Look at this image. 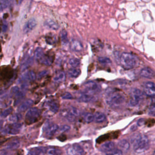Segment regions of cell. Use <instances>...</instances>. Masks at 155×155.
Wrapping results in <instances>:
<instances>
[{"mask_svg": "<svg viewBox=\"0 0 155 155\" xmlns=\"http://www.w3.org/2000/svg\"><path fill=\"white\" fill-rule=\"evenodd\" d=\"M105 100L110 107L117 108L124 104L125 101V96L118 90L109 88L105 91Z\"/></svg>", "mask_w": 155, "mask_h": 155, "instance_id": "cell-1", "label": "cell"}, {"mask_svg": "<svg viewBox=\"0 0 155 155\" xmlns=\"http://www.w3.org/2000/svg\"><path fill=\"white\" fill-rule=\"evenodd\" d=\"M134 150L137 153H142L149 147V140L147 136L141 134H135L131 139Z\"/></svg>", "mask_w": 155, "mask_h": 155, "instance_id": "cell-2", "label": "cell"}, {"mask_svg": "<svg viewBox=\"0 0 155 155\" xmlns=\"http://www.w3.org/2000/svg\"><path fill=\"white\" fill-rule=\"evenodd\" d=\"M35 58L41 64L50 66L54 61V56L49 53H45L42 48L37 47L35 50Z\"/></svg>", "mask_w": 155, "mask_h": 155, "instance_id": "cell-3", "label": "cell"}, {"mask_svg": "<svg viewBox=\"0 0 155 155\" xmlns=\"http://www.w3.org/2000/svg\"><path fill=\"white\" fill-rule=\"evenodd\" d=\"M119 62L121 67L125 70L132 69L136 65V58L129 53H122L119 58Z\"/></svg>", "mask_w": 155, "mask_h": 155, "instance_id": "cell-4", "label": "cell"}, {"mask_svg": "<svg viewBox=\"0 0 155 155\" xmlns=\"http://www.w3.org/2000/svg\"><path fill=\"white\" fill-rule=\"evenodd\" d=\"M41 115V110L36 107H31L29 108L24 118V121L27 125H31L36 122L40 118Z\"/></svg>", "mask_w": 155, "mask_h": 155, "instance_id": "cell-5", "label": "cell"}, {"mask_svg": "<svg viewBox=\"0 0 155 155\" xmlns=\"http://www.w3.org/2000/svg\"><path fill=\"white\" fill-rule=\"evenodd\" d=\"M58 130L59 126L51 122H47L42 128L44 136L47 138L52 137L56 133Z\"/></svg>", "mask_w": 155, "mask_h": 155, "instance_id": "cell-6", "label": "cell"}, {"mask_svg": "<svg viewBox=\"0 0 155 155\" xmlns=\"http://www.w3.org/2000/svg\"><path fill=\"white\" fill-rule=\"evenodd\" d=\"M143 93L138 88H132L130 92V99L129 100V105L134 107L137 105L139 102L143 99Z\"/></svg>", "mask_w": 155, "mask_h": 155, "instance_id": "cell-7", "label": "cell"}, {"mask_svg": "<svg viewBox=\"0 0 155 155\" xmlns=\"http://www.w3.org/2000/svg\"><path fill=\"white\" fill-rule=\"evenodd\" d=\"M62 115L69 122H74L79 115V111L78 108L70 107L67 109L62 110Z\"/></svg>", "mask_w": 155, "mask_h": 155, "instance_id": "cell-8", "label": "cell"}, {"mask_svg": "<svg viewBox=\"0 0 155 155\" xmlns=\"http://www.w3.org/2000/svg\"><path fill=\"white\" fill-rule=\"evenodd\" d=\"M101 90L100 86L94 82H88L84 85L82 92L94 97V95Z\"/></svg>", "mask_w": 155, "mask_h": 155, "instance_id": "cell-9", "label": "cell"}, {"mask_svg": "<svg viewBox=\"0 0 155 155\" xmlns=\"http://www.w3.org/2000/svg\"><path fill=\"white\" fill-rule=\"evenodd\" d=\"M15 76V71L8 66H2L0 67V78L5 82L10 81Z\"/></svg>", "mask_w": 155, "mask_h": 155, "instance_id": "cell-10", "label": "cell"}, {"mask_svg": "<svg viewBox=\"0 0 155 155\" xmlns=\"http://www.w3.org/2000/svg\"><path fill=\"white\" fill-rule=\"evenodd\" d=\"M36 79V75L35 73L32 70H28L24 72L19 78V82L22 84V88L27 87V83L31 82Z\"/></svg>", "mask_w": 155, "mask_h": 155, "instance_id": "cell-11", "label": "cell"}, {"mask_svg": "<svg viewBox=\"0 0 155 155\" xmlns=\"http://www.w3.org/2000/svg\"><path fill=\"white\" fill-rule=\"evenodd\" d=\"M22 127V124L19 122H13L8 124L7 127L4 129L3 132L12 135H15L18 134Z\"/></svg>", "mask_w": 155, "mask_h": 155, "instance_id": "cell-12", "label": "cell"}, {"mask_svg": "<svg viewBox=\"0 0 155 155\" xmlns=\"http://www.w3.org/2000/svg\"><path fill=\"white\" fill-rule=\"evenodd\" d=\"M67 155H84V151L78 143H73L66 148Z\"/></svg>", "mask_w": 155, "mask_h": 155, "instance_id": "cell-13", "label": "cell"}, {"mask_svg": "<svg viewBox=\"0 0 155 155\" xmlns=\"http://www.w3.org/2000/svg\"><path fill=\"white\" fill-rule=\"evenodd\" d=\"M143 93L149 97H155V84L152 82H146L143 85Z\"/></svg>", "mask_w": 155, "mask_h": 155, "instance_id": "cell-14", "label": "cell"}, {"mask_svg": "<svg viewBox=\"0 0 155 155\" xmlns=\"http://www.w3.org/2000/svg\"><path fill=\"white\" fill-rule=\"evenodd\" d=\"M37 25V21L35 18H31L28 19L26 23L24 24L23 27V31L25 34L28 33L31 31Z\"/></svg>", "mask_w": 155, "mask_h": 155, "instance_id": "cell-15", "label": "cell"}, {"mask_svg": "<svg viewBox=\"0 0 155 155\" xmlns=\"http://www.w3.org/2000/svg\"><path fill=\"white\" fill-rule=\"evenodd\" d=\"M11 94L17 100H20L24 96V91L19 87H13L11 89Z\"/></svg>", "mask_w": 155, "mask_h": 155, "instance_id": "cell-16", "label": "cell"}, {"mask_svg": "<svg viewBox=\"0 0 155 155\" xmlns=\"http://www.w3.org/2000/svg\"><path fill=\"white\" fill-rule=\"evenodd\" d=\"M45 106L48 108L49 111L53 113H56L59 110V103L54 100H48L45 102Z\"/></svg>", "mask_w": 155, "mask_h": 155, "instance_id": "cell-17", "label": "cell"}, {"mask_svg": "<svg viewBox=\"0 0 155 155\" xmlns=\"http://www.w3.org/2000/svg\"><path fill=\"white\" fill-rule=\"evenodd\" d=\"M33 105V101L31 99H27L24 101L18 107V110L19 112L25 111L27 110H28Z\"/></svg>", "mask_w": 155, "mask_h": 155, "instance_id": "cell-18", "label": "cell"}, {"mask_svg": "<svg viewBox=\"0 0 155 155\" xmlns=\"http://www.w3.org/2000/svg\"><path fill=\"white\" fill-rule=\"evenodd\" d=\"M140 75L145 78H152L154 76V72L150 68L145 67L140 70Z\"/></svg>", "mask_w": 155, "mask_h": 155, "instance_id": "cell-19", "label": "cell"}, {"mask_svg": "<svg viewBox=\"0 0 155 155\" xmlns=\"http://www.w3.org/2000/svg\"><path fill=\"white\" fill-rule=\"evenodd\" d=\"M94 98V97L81 91L78 97V101L81 102H88L93 101Z\"/></svg>", "mask_w": 155, "mask_h": 155, "instance_id": "cell-20", "label": "cell"}, {"mask_svg": "<svg viewBox=\"0 0 155 155\" xmlns=\"http://www.w3.org/2000/svg\"><path fill=\"white\" fill-rule=\"evenodd\" d=\"M114 148V143L113 142H107L104 143L99 147V150L104 153H107Z\"/></svg>", "mask_w": 155, "mask_h": 155, "instance_id": "cell-21", "label": "cell"}, {"mask_svg": "<svg viewBox=\"0 0 155 155\" xmlns=\"http://www.w3.org/2000/svg\"><path fill=\"white\" fill-rule=\"evenodd\" d=\"M70 49L74 51H80L82 50L83 47L82 44L78 40L73 39L70 45Z\"/></svg>", "mask_w": 155, "mask_h": 155, "instance_id": "cell-22", "label": "cell"}, {"mask_svg": "<svg viewBox=\"0 0 155 155\" xmlns=\"http://www.w3.org/2000/svg\"><path fill=\"white\" fill-rule=\"evenodd\" d=\"M44 25L47 28L56 30L59 28L58 24L52 19H47L44 22Z\"/></svg>", "mask_w": 155, "mask_h": 155, "instance_id": "cell-23", "label": "cell"}, {"mask_svg": "<svg viewBox=\"0 0 155 155\" xmlns=\"http://www.w3.org/2000/svg\"><path fill=\"white\" fill-rule=\"evenodd\" d=\"M33 58L30 56H27V58H25V59H24V61L21 64V70L22 71L25 70L30 66L31 65V64H33Z\"/></svg>", "mask_w": 155, "mask_h": 155, "instance_id": "cell-24", "label": "cell"}, {"mask_svg": "<svg viewBox=\"0 0 155 155\" xmlns=\"http://www.w3.org/2000/svg\"><path fill=\"white\" fill-rule=\"evenodd\" d=\"M45 150V147H34L28 151V155H41Z\"/></svg>", "mask_w": 155, "mask_h": 155, "instance_id": "cell-25", "label": "cell"}, {"mask_svg": "<svg viewBox=\"0 0 155 155\" xmlns=\"http://www.w3.org/2000/svg\"><path fill=\"white\" fill-rule=\"evenodd\" d=\"M118 147H119V150H120V151H122V152H125L127 151L129 148H130V143L129 142L125 140H121L118 142Z\"/></svg>", "mask_w": 155, "mask_h": 155, "instance_id": "cell-26", "label": "cell"}, {"mask_svg": "<svg viewBox=\"0 0 155 155\" xmlns=\"http://www.w3.org/2000/svg\"><path fill=\"white\" fill-rule=\"evenodd\" d=\"M65 80V73L63 71H58L53 78V81L55 82H58V83L62 82Z\"/></svg>", "mask_w": 155, "mask_h": 155, "instance_id": "cell-27", "label": "cell"}, {"mask_svg": "<svg viewBox=\"0 0 155 155\" xmlns=\"http://www.w3.org/2000/svg\"><path fill=\"white\" fill-rule=\"evenodd\" d=\"M20 145V142L18 139H13L11 141H10L7 145V148L8 149L11 150H14L18 148Z\"/></svg>", "mask_w": 155, "mask_h": 155, "instance_id": "cell-28", "label": "cell"}, {"mask_svg": "<svg viewBox=\"0 0 155 155\" xmlns=\"http://www.w3.org/2000/svg\"><path fill=\"white\" fill-rule=\"evenodd\" d=\"M106 119L105 115L101 112H96L94 114V120L97 123H101L104 122Z\"/></svg>", "mask_w": 155, "mask_h": 155, "instance_id": "cell-29", "label": "cell"}, {"mask_svg": "<svg viewBox=\"0 0 155 155\" xmlns=\"http://www.w3.org/2000/svg\"><path fill=\"white\" fill-rule=\"evenodd\" d=\"M45 151L49 155H61L62 151L59 148L50 147L45 148Z\"/></svg>", "mask_w": 155, "mask_h": 155, "instance_id": "cell-30", "label": "cell"}, {"mask_svg": "<svg viewBox=\"0 0 155 155\" xmlns=\"http://www.w3.org/2000/svg\"><path fill=\"white\" fill-rule=\"evenodd\" d=\"M22 118V116L19 113H16L10 116L9 120L13 122H18V121L21 120Z\"/></svg>", "mask_w": 155, "mask_h": 155, "instance_id": "cell-31", "label": "cell"}, {"mask_svg": "<svg viewBox=\"0 0 155 155\" xmlns=\"http://www.w3.org/2000/svg\"><path fill=\"white\" fill-rule=\"evenodd\" d=\"M82 118L85 122L90 123L94 121V114L90 113H85L83 114Z\"/></svg>", "mask_w": 155, "mask_h": 155, "instance_id": "cell-32", "label": "cell"}, {"mask_svg": "<svg viewBox=\"0 0 155 155\" xmlns=\"http://www.w3.org/2000/svg\"><path fill=\"white\" fill-rule=\"evenodd\" d=\"M60 37L62 42L63 44H66L68 42V35L67 32L65 30L62 29L60 33Z\"/></svg>", "mask_w": 155, "mask_h": 155, "instance_id": "cell-33", "label": "cell"}, {"mask_svg": "<svg viewBox=\"0 0 155 155\" xmlns=\"http://www.w3.org/2000/svg\"><path fill=\"white\" fill-rule=\"evenodd\" d=\"M80 73H81V71L79 69H78V68H73L68 70V75L72 78H77L78 76H79Z\"/></svg>", "mask_w": 155, "mask_h": 155, "instance_id": "cell-34", "label": "cell"}, {"mask_svg": "<svg viewBox=\"0 0 155 155\" xmlns=\"http://www.w3.org/2000/svg\"><path fill=\"white\" fill-rule=\"evenodd\" d=\"M45 42L50 45H53L56 42V38L54 35H47L45 37Z\"/></svg>", "mask_w": 155, "mask_h": 155, "instance_id": "cell-35", "label": "cell"}, {"mask_svg": "<svg viewBox=\"0 0 155 155\" xmlns=\"http://www.w3.org/2000/svg\"><path fill=\"white\" fill-rule=\"evenodd\" d=\"M98 61L103 65H108L111 63V61L110 58L107 57H104V56H100L98 58Z\"/></svg>", "mask_w": 155, "mask_h": 155, "instance_id": "cell-36", "label": "cell"}, {"mask_svg": "<svg viewBox=\"0 0 155 155\" xmlns=\"http://www.w3.org/2000/svg\"><path fill=\"white\" fill-rule=\"evenodd\" d=\"M13 111V108L12 107H10L3 111H2L0 113V116L2 117H6L7 116H9Z\"/></svg>", "mask_w": 155, "mask_h": 155, "instance_id": "cell-37", "label": "cell"}, {"mask_svg": "<svg viewBox=\"0 0 155 155\" xmlns=\"http://www.w3.org/2000/svg\"><path fill=\"white\" fill-rule=\"evenodd\" d=\"M68 63L71 67L75 68L80 64V61L78 58H71L70 59Z\"/></svg>", "mask_w": 155, "mask_h": 155, "instance_id": "cell-38", "label": "cell"}, {"mask_svg": "<svg viewBox=\"0 0 155 155\" xmlns=\"http://www.w3.org/2000/svg\"><path fill=\"white\" fill-rule=\"evenodd\" d=\"M123 153L118 148H114L107 153H105V155H122Z\"/></svg>", "mask_w": 155, "mask_h": 155, "instance_id": "cell-39", "label": "cell"}, {"mask_svg": "<svg viewBox=\"0 0 155 155\" xmlns=\"http://www.w3.org/2000/svg\"><path fill=\"white\" fill-rule=\"evenodd\" d=\"M9 4H10V1H1V3H0V10H1V11H2L4 9L7 8L8 7Z\"/></svg>", "mask_w": 155, "mask_h": 155, "instance_id": "cell-40", "label": "cell"}, {"mask_svg": "<svg viewBox=\"0 0 155 155\" xmlns=\"http://www.w3.org/2000/svg\"><path fill=\"white\" fill-rule=\"evenodd\" d=\"M148 114L151 116H155V104L151 105L148 110Z\"/></svg>", "mask_w": 155, "mask_h": 155, "instance_id": "cell-41", "label": "cell"}, {"mask_svg": "<svg viewBox=\"0 0 155 155\" xmlns=\"http://www.w3.org/2000/svg\"><path fill=\"white\" fill-rule=\"evenodd\" d=\"M48 73V71L47 70H44V71H40L38 76H36V78H38V79H41L42 78H44V76H45L46 75H47Z\"/></svg>", "mask_w": 155, "mask_h": 155, "instance_id": "cell-42", "label": "cell"}, {"mask_svg": "<svg viewBox=\"0 0 155 155\" xmlns=\"http://www.w3.org/2000/svg\"><path fill=\"white\" fill-rule=\"evenodd\" d=\"M62 98L64 99H72L73 97L70 93L66 92L62 95Z\"/></svg>", "mask_w": 155, "mask_h": 155, "instance_id": "cell-43", "label": "cell"}, {"mask_svg": "<svg viewBox=\"0 0 155 155\" xmlns=\"http://www.w3.org/2000/svg\"><path fill=\"white\" fill-rule=\"evenodd\" d=\"M70 127L68 125H62L61 127H59V130L62 131V132H64V131H67L68 130H70Z\"/></svg>", "mask_w": 155, "mask_h": 155, "instance_id": "cell-44", "label": "cell"}, {"mask_svg": "<svg viewBox=\"0 0 155 155\" xmlns=\"http://www.w3.org/2000/svg\"><path fill=\"white\" fill-rule=\"evenodd\" d=\"M144 122H145V121H144L143 119H140L137 121V124H138V125L140 126V125H142L144 124Z\"/></svg>", "mask_w": 155, "mask_h": 155, "instance_id": "cell-45", "label": "cell"}, {"mask_svg": "<svg viewBox=\"0 0 155 155\" xmlns=\"http://www.w3.org/2000/svg\"><path fill=\"white\" fill-rule=\"evenodd\" d=\"M2 124H3V121H2V120H0V130H1V128H2Z\"/></svg>", "mask_w": 155, "mask_h": 155, "instance_id": "cell-46", "label": "cell"}, {"mask_svg": "<svg viewBox=\"0 0 155 155\" xmlns=\"http://www.w3.org/2000/svg\"><path fill=\"white\" fill-rule=\"evenodd\" d=\"M153 155H155V151L153 152Z\"/></svg>", "mask_w": 155, "mask_h": 155, "instance_id": "cell-47", "label": "cell"}, {"mask_svg": "<svg viewBox=\"0 0 155 155\" xmlns=\"http://www.w3.org/2000/svg\"><path fill=\"white\" fill-rule=\"evenodd\" d=\"M1 25H0V32H1Z\"/></svg>", "mask_w": 155, "mask_h": 155, "instance_id": "cell-48", "label": "cell"}]
</instances>
